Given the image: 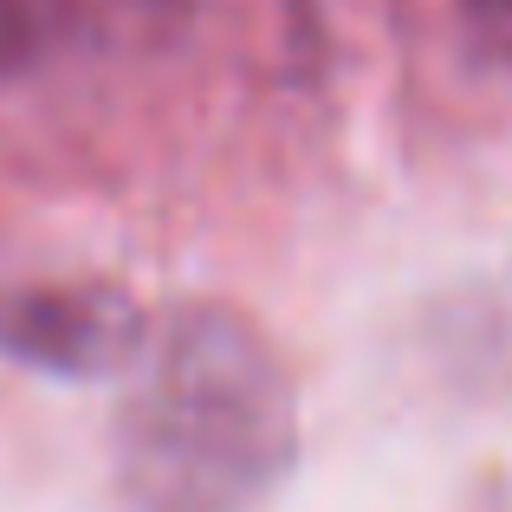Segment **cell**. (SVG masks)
<instances>
[{
    "instance_id": "obj_2",
    "label": "cell",
    "mask_w": 512,
    "mask_h": 512,
    "mask_svg": "<svg viewBox=\"0 0 512 512\" xmlns=\"http://www.w3.org/2000/svg\"><path fill=\"white\" fill-rule=\"evenodd\" d=\"M7 344L59 370H111L130 350H143V325L137 305L117 292H59V299L20 305L7 318Z\"/></svg>"
},
{
    "instance_id": "obj_1",
    "label": "cell",
    "mask_w": 512,
    "mask_h": 512,
    "mask_svg": "<svg viewBox=\"0 0 512 512\" xmlns=\"http://www.w3.org/2000/svg\"><path fill=\"white\" fill-rule=\"evenodd\" d=\"M299 461L286 357L234 305H182L117 409L124 512H253Z\"/></svg>"
},
{
    "instance_id": "obj_3",
    "label": "cell",
    "mask_w": 512,
    "mask_h": 512,
    "mask_svg": "<svg viewBox=\"0 0 512 512\" xmlns=\"http://www.w3.org/2000/svg\"><path fill=\"white\" fill-rule=\"evenodd\" d=\"M467 20H474V33L487 39L493 52H506L512 59V0H461Z\"/></svg>"
}]
</instances>
